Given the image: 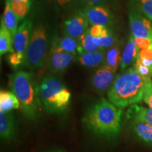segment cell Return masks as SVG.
Wrapping results in <instances>:
<instances>
[{
	"label": "cell",
	"mask_w": 152,
	"mask_h": 152,
	"mask_svg": "<svg viewBox=\"0 0 152 152\" xmlns=\"http://www.w3.org/2000/svg\"><path fill=\"white\" fill-rule=\"evenodd\" d=\"M50 33L42 23L34 25L29 45L26 52L24 66L30 70L44 67L48 58V48L50 43Z\"/></svg>",
	"instance_id": "5b68a950"
},
{
	"label": "cell",
	"mask_w": 152,
	"mask_h": 152,
	"mask_svg": "<svg viewBox=\"0 0 152 152\" xmlns=\"http://www.w3.org/2000/svg\"><path fill=\"white\" fill-rule=\"evenodd\" d=\"M10 85L20 102L23 113L27 118H37L41 110L42 102L37 85L31 73L18 71L11 76Z\"/></svg>",
	"instance_id": "3957f363"
},
{
	"label": "cell",
	"mask_w": 152,
	"mask_h": 152,
	"mask_svg": "<svg viewBox=\"0 0 152 152\" xmlns=\"http://www.w3.org/2000/svg\"><path fill=\"white\" fill-rule=\"evenodd\" d=\"M123 108L114 105L106 99L94 104L83 119L86 127L94 134L106 138H113L121 130Z\"/></svg>",
	"instance_id": "6da1fadb"
},
{
	"label": "cell",
	"mask_w": 152,
	"mask_h": 152,
	"mask_svg": "<svg viewBox=\"0 0 152 152\" xmlns=\"http://www.w3.org/2000/svg\"><path fill=\"white\" fill-rule=\"evenodd\" d=\"M92 26H103L110 27L113 22V15L104 5L85 6L82 9Z\"/></svg>",
	"instance_id": "52a82bcc"
},
{
	"label": "cell",
	"mask_w": 152,
	"mask_h": 152,
	"mask_svg": "<svg viewBox=\"0 0 152 152\" xmlns=\"http://www.w3.org/2000/svg\"><path fill=\"white\" fill-rule=\"evenodd\" d=\"M78 40L75 38L64 35L62 37H55L52 42L51 48L60 49L64 52L76 54Z\"/></svg>",
	"instance_id": "e0dca14e"
},
{
	"label": "cell",
	"mask_w": 152,
	"mask_h": 152,
	"mask_svg": "<svg viewBox=\"0 0 152 152\" xmlns=\"http://www.w3.org/2000/svg\"><path fill=\"white\" fill-rule=\"evenodd\" d=\"M115 78V71L103 66L94 73L92 84L94 90L98 92H104L111 87Z\"/></svg>",
	"instance_id": "7c38bea8"
},
{
	"label": "cell",
	"mask_w": 152,
	"mask_h": 152,
	"mask_svg": "<svg viewBox=\"0 0 152 152\" xmlns=\"http://www.w3.org/2000/svg\"><path fill=\"white\" fill-rule=\"evenodd\" d=\"M133 68L135 69V71L142 76H143L145 78H151L152 77V69L147 66H144L141 63L138 61H135L134 63V66Z\"/></svg>",
	"instance_id": "4316f807"
},
{
	"label": "cell",
	"mask_w": 152,
	"mask_h": 152,
	"mask_svg": "<svg viewBox=\"0 0 152 152\" xmlns=\"http://www.w3.org/2000/svg\"><path fill=\"white\" fill-rule=\"evenodd\" d=\"M16 134L14 118L11 113L0 112V137L5 141L13 140Z\"/></svg>",
	"instance_id": "4fadbf2b"
},
{
	"label": "cell",
	"mask_w": 152,
	"mask_h": 152,
	"mask_svg": "<svg viewBox=\"0 0 152 152\" xmlns=\"http://www.w3.org/2000/svg\"><path fill=\"white\" fill-rule=\"evenodd\" d=\"M139 51L140 49L137 47L135 43H134V37L131 35L122 53L121 63V66H120L121 71H124L132 63L135 62L137 58Z\"/></svg>",
	"instance_id": "5bb4252c"
},
{
	"label": "cell",
	"mask_w": 152,
	"mask_h": 152,
	"mask_svg": "<svg viewBox=\"0 0 152 152\" xmlns=\"http://www.w3.org/2000/svg\"><path fill=\"white\" fill-rule=\"evenodd\" d=\"M121 50L119 47L116 46L112 47L109 49L105 53V60H104V66L111 68L113 71L116 72L117 69L121 66Z\"/></svg>",
	"instance_id": "603a6c76"
},
{
	"label": "cell",
	"mask_w": 152,
	"mask_h": 152,
	"mask_svg": "<svg viewBox=\"0 0 152 152\" xmlns=\"http://www.w3.org/2000/svg\"><path fill=\"white\" fill-rule=\"evenodd\" d=\"M53 1L58 9L63 11H67L73 8L77 0H53Z\"/></svg>",
	"instance_id": "f1b7e54d"
},
{
	"label": "cell",
	"mask_w": 152,
	"mask_h": 152,
	"mask_svg": "<svg viewBox=\"0 0 152 152\" xmlns=\"http://www.w3.org/2000/svg\"><path fill=\"white\" fill-rule=\"evenodd\" d=\"M52 152H64L62 151H52Z\"/></svg>",
	"instance_id": "d6a6232c"
},
{
	"label": "cell",
	"mask_w": 152,
	"mask_h": 152,
	"mask_svg": "<svg viewBox=\"0 0 152 152\" xmlns=\"http://www.w3.org/2000/svg\"><path fill=\"white\" fill-rule=\"evenodd\" d=\"M20 107V102L12 91L1 90L0 92V112L10 113Z\"/></svg>",
	"instance_id": "2e32d148"
},
{
	"label": "cell",
	"mask_w": 152,
	"mask_h": 152,
	"mask_svg": "<svg viewBox=\"0 0 152 152\" xmlns=\"http://www.w3.org/2000/svg\"><path fill=\"white\" fill-rule=\"evenodd\" d=\"M77 40H78V45H77V52L78 53V54L102 51V49L95 43L94 37L90 33L89 29Z\"/></svg>",
	"instance_id": "ffe728a7"
},
{
	"label": "cell",
	"mask_w": 152,
	"mask_h": 152,
	"mask_svg": "<svg viewBox=\"0 0 152 152\" xmlns=\"http://www.w3.org/2000/svg\"><path fill=\"white\" fill-rule=\"evenodd\" d=\"M134 134L144 143L152 145V126L145 123L131 121Z\"/></svg>",
	"instance_id": "44dd1931"
},
{
	"label": "cell",
	"mask_w": 152,
	"mask_h": 152,
	"mask_svg": "<svg viewBox=\"0 0 152 152\" xmlns=\"http://www.w3.org/2000/svg\"><path fill=\"white\" fill-rule=\"evenodd\" d=\"M131 7L140 11L152 21V0H131Z\"/></svg>",
	"instance_id": "cb8c5ba5"
},
{
	"label": "cell",
	"mask_w": 152,
	"mask_h": 152,
	"mask_svg": "<svg viewBox=\"0 0 152 152\" xmlns=\"http://www.w3.org/2000/svg\"><path fill=\"white\" fill-rule=\"evenodd\" d=\"M89 30L94 37L95 43L102 50L110 49L116 45L117 38L109 27L92 26Z\"/></svg>",
	"instance_id": "30bf717a"
},
{
	"label": "cell",
	"mask_w": 152,
	"mask_h": 152,
	"mask_svg": "<svg viewBox=\"0 0 152 152\" xmlns=\"http://www.w3.org/2000/svg\"><path fill=\"white\" fill-rule=\"evenodd\" d=\"M1 19L3 20L4 23L7 28V29L9 30L11 36L13 37V39H14L17 30L18 29V23L20 21H19V19L16 14L11 9L10 4L8 2H5L3 18Z\"/></svg>",
	"instance_id": "7402d4cb"
},
{
	"label": "cell",
	"mask_w": 152,
	"mask_h": 152,
	"mask_svg": "<svg viewBox=\"0 0 152 152\" xmlns=\"http://www.w3.org/2000/svg\"><path fill=\"white\" fill-rule=\"evenodd\" d=\"M134 41L136 46L140 49H144L152 47V41L151 39L145 38H134Z\"/></svg>",
	"instance_id": "f546056e"
},
{
	"label": "cell",
	"mask_w": 152,
	"mask_h": 152,
	"mask_svg": "<svg viewBox=\"0 0 152 152\" xmlns=\"http://www.w3.org/2000/svg\"><path fill=\"white\" fill-rule=\"evenodd\" d=\"M82 2L85 3L86 6L104 5L109 0H80Z\"/></svg>",
	"instance_id": "4dcf8cb0"
},
{
	"label": "cell",
	"mask_w": 152,
	"mask_h": 152,
	"mask_svg": "<svg viewBox=\"0 0 152 152\" xmlns=\"http://www.w3.org/2000/svg\"><path fill=\"white\" fill-rule=\"evenodd\" d=\"M105 53L104 51L87 52L79 54L78 61L81 65L87 68H94L104 64Z\"/></svg>",
	"instance_id": "ac0fdd59"
},
{
	"label": "cell",
	"mask_w": 152,
	"mask_h": 152,
	"mask_svg": "<svg viewBox=\"0 0 152 152\" xmlns=\"http://www.w3.org/2000/svg\"><path fill=\"white\" fill-rule=\"evenodd\" d=\"M75 58V55L60 49L51 48L47 58L48 67L52 73L65 71Z\"/></svg>",
	"instance_id": "9c48e42d"
},
{
	"label": "cell",
	"mask_w": 152,
	"mask_h": 152,
	"mask_svg": "<svg viewBox=\"0 0 152 152\" xmlns=\"http://www.w3.org/2000/svg\"><path fill=\"white\" fill-rule=\"evenodd\" d=\"M129 23L132 35L134 38H145L152 41V21L140 11L131 7Z\"/></svg>",
	"instance_id": "8992f818"
},
{
	"label": "cell",
	"mask_w": 152,
	"mask_h": 152,
	"mask_svg": "<svg viewBox=\"0 0 152 152\" xmlns=\"http://www.w3.org/2000/svg\"><path fill=\"white\" fill-rule=\"evenodd\" d=\"M34 27L31 19H25L18 27L14 37V47L15 52L25 53L27 51Z\"/></svg>",
	"instance_id": "8fae6325"
},
{
	"label": "cell",
	"mask_w": 152,
	"mask_h": 152,
	"mask_svg": "<svg viewBox=\"0 0 152 152\" xmlns=\"http://www.w3.org/2000/svg\"><path fill=\"white\" fill-rule=\"evenodd\" d=\"M133 67L118 75L108 91V99L114 105L121 108L132 106L143 100L147 82Z\"/></svg>",
	"instance_id": "7a4b0ae2"
},
{
	"label": "cell",
	"mask_w": 152,
	"mask_h": 152,
	"mask_svg": "<svg viewBox=\"0 0 152 152\" xmlns=\"http://www.w3.org/2000/svg\"><path fill=\"white\" fill-rule=\"evenodd\" d=\"M41 102L48 113L66 111L71 103V93L64 82L54 75H47L39 84Z\"/></svg>",
	"instance_id": "277c9868"
},
{
	"label": "cell",
	"mask_w": 152,
	"mask_h": 152,
	"mask_svg": "<svg viewBox=\"0 0 152 152\" xmlns=\"http://www.w3.org/2000/svg\"><path fill=\"white\" fill-rule=\"evenodd\" d=\"M5 2H33V0H5Z\"/></svg>",
	"instance_id": "1f68e13d"
},
{
	"label": "cell",
	"mask_w": 152,
	"mask_h": 152,
	"mask_svg": "<svg viewBox=\"0 0 152 152\" xmlns=\"http://www.w3.org/2000/svg\"><path fill=\"white\" fill-rule=\"evenodd\" d=\"M127 117L131 121L145 123L152 126V109L145 108L137 104L130 106L127 112Z\"/></svg>",
	"instance_id": "9a60e30c"
},
{
	"label": "cell",
	"mask_w": 152,
	"mask_h": 152,
	"mask_svg": "<svg viewBox=\"0 0 152 152\" xmlns=\"http://www.w3.org/2000/svg\"><path fill=\"white\" fill-rule=\"evenodd\" d=\"M14 52H15L14 39L1 19L0 26V56H2L7 53L11 54Z\"/></svg>",
	"instance_id": "d6986e66"
},
{
	"label": "cell",
	"mask_w": 152,
	"mask_h": 152,
	"mask_svg": "<svg viewBox=\"0 0 152 152\" xmlns=\"http://www.w3.org/2000/svg\"><path fill=\"white\" fill-rule=\"evenodd\" d=\"M25 61H26V54L15 52L11 53L8 56L9 64L13 68H17L21 65H24Z\"/></svg>",
	"instance_id": "484cf974"
},
{
	"label": "cell",
	"mask_w": 152,
	"mask_h": 152,
	"mask_svg": "<svg viewBox=\"0 0 152 152\" xmlns=\"http://www.w3.org/2000/svg\"><path fill=\"white\" fill-rule=\"evenodd\" d=\"M9 4L11 9L16 14L20 22L25 20L33 4L31 2H12Z\"/></svg>",
	"instance_id": "d4e9b609"
},
{
	"label": "cell",
	"mask_w": 152,
	"mask_h": 152,
	"mask_svg": "<svg viewBox=\"0 0 152 152\" xmlns=\"http://www.w3.org/2000/svg\"><path fill=\"white\" fill-rule=\"evenodd\" d=\"M90 24L83 10H79L64 23V35L78 39L89 29Z\"/></svg>",
	"instance_id": "ba28073f"
},
{
	"label": "cell",
	"mask_w": 152,
	"mask_h": 152,
	"mask_svg": "<svg viewBox=\"0 0 152 152\" xmlns=\"http://www.w3.org/2000/svg\"><path fill=\"white\" fill-rule=\"evenodd\" d=\"M143 100L145 104L149 106L150 109H152V80L151 79L147 82L146 85L145 90L144 92Z\"/></svg>",
	"instance_id": "83f0119b"
}]
</instances>
